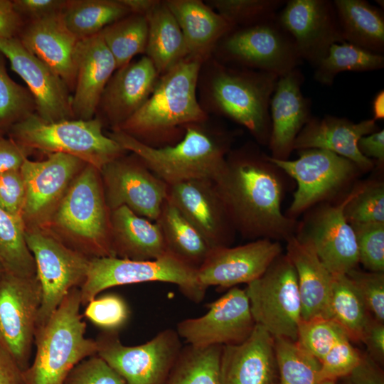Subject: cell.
<instances>
[{"mask_svg":"<svg viewBox=\"0 0 384 384\" xmlns=\"http://www.w3.org/2000/svg\"><path fill=\"white\" fill-rule=\"evenodd\" d=\"M4 272V270L1 265V264L0 263V277L1 276V274Z\"/></svg>","mask_w":384,"mask_h":384,"instance_id":"be15d7a7","label":"cell"},{"mask_svg":"<svg viewBox=\"0 0 384 384\" xmlns=\"http://www.w3.org/2000/svg\"><path fill=\"white\" fill-rule=\"evenodd\" d=\"M344 380H345L344 381H343L342 383H338V384H350L346 378H344ZM336 384H338V383H336Z\"/></svg>","mask_w":384,"mask_h":384,"instance_id":"e7e4bbea","label":"cell"},{"mask_svg":"<svg viewBox=\"0 0 384 384\" xmlns=\"http://www.w3.org/2000/svg\"><path fill=\"white\" fill-rule=\"evenodd\" d=\"M256 324L274 338L297 341L302 321V304L297 274L287 256L282 254L245 289Z\"/></svg>","mask_w":384,"mask_h":384,"instance_id":"8fae6325","label":"cell"},{"mask_svg":"<svg viewBox=\"0 0 384 384\" xmlns=\"http://www.w3.org/2000/svg\"><path fill=\"white\" fill-rule=\"evenodd\" d=\"M182 31L188 58L204 63L235 27L201 0H166Z\"/></svg>","mask_w":384,"mask_h":384,"instance_id":"f1b7e54d","label":"cell"},{"mask_svg":"<svg viewBox=\"0 0 384 384\" xmlns=\"http://www.w3.org/2000/svg\"><path fill=\"white\" fill-rule=\"evenodd\" d=\"M95 341L97 355L126 384H164L183 348L181 338L171 329L137 346L123 344L119 332L102 331Z\"/></svg>","mask_w":384,"mask_h":384,"instance_id":"7c38bea8","label":"cell"},{"mask_svg":"<svg viewBox=\"0 0 384 384\" xmlns=\"http://www.w3.org/2000/svg\"><path fill=\"white\" fill-rule=\"evenodd\" d=\"M151 282L176 284L191 301L199 303L206 289L198 281L197 270L166 253L153 260L137 261L117 257L90 259L85 282L80 286L82 306L110 287Z\"/></svg>","mask_w":384,"mask_h":384,"instance_id":"ba28073f","label":"cell"},{"mask_svg":"<svg viewBox=\"0 0 384 384\" xmlns=\"http://www.w3.org/2000/svg\"><path fill=\"white\" fill-rule=\"evenodd\" d=\"M346 378L350 384H384L379 364L367 353H362L360 362Z\"/></svg>","mask_w":384,"mask_h":384,"instance_id":"9f6ffc18","label":"cell"},{"mask_svg":"<svg viewBox=\"0 0 384 384\" xmlns=\"http://www.w3.org/2000/svg\"><path fill=\"white\" fill-rule=\"evenodd\" d=\"M373 118L375 121L384 118V91L377 92L372 101Z\"/></svg>","mask_w":384,"mask_h":384,"instance_id":"6125c7cd","label":"cell"},{"mask_svg":"<svg viewBox=\"0 0 384 384\" xmlns=\"http://www.w3.org/2000/svg\"><path fill=\"white\" fill-rule=\"evenodd\" d=\"M346 275L356 287L370 315L384 323V272H366L356 267Z\"/></svg>","mask_w":384,"mask_h":384,"instance_id":"c3c4849f","label":"cell"},{"mask_svg":"<svg viewBox=\"0 0 384 384\" xmlns=\"http://www.w3.org/2000/svg\"><path fill=\"white\" fill-rule=\"evenodd\" d=\"M355 191L356 188L336 206L320 209L310 222L307 234L299 237L311 245L333 275L346 274L359 262L355 233L344 214Z\"/></svg>","mask_w":384,"mask_h":384,"instance_id":"7402d4cb","label":"cell"},{"mask_svg":"<svg viewBox=\"0 0 384 384\" xmlns=\"http://www.w3.org/2000/svg\"><path fill=\"white\" fill-rule=\"evenodd\" d=\"M63 384H126L124 379L99 356L78 363Z\"/></svg>","mask_w":384,"mask_h":384,"instance_id":"f907efd6","label":"cell"},{"mask_svg":"<svg viewBox=\"0 0 384 384\" xmlns=\"http://www.w3.org/2000/svg\"><path fill=\"white\" fill-rule=\"evenodd\" d=\"M361 342L367 348V354L377 363L384 360V323L370 316L364 328Z\"/></svg>","mask_w":384,"mask_h":384,"instance_id":"11a10c76","label":"cell"},{"mask_svg":"<svg viewBox=\"0 0 384 384\" xmlns=\"http://www.w3.org/2000/svg\"><path fill=\"white\" fill-rule=\"evenodd\" d=\"M110 237L114 256L119 258L145 261L166 254L159 225L126 206L110 210Z\"/></svg>","mask_w":384,"mask_h":384,"instance_id":"4dcf8cb0","label":"cell"},{"mask_svg":"<svg viewBox=\"0 0 384 384\" xmlns=\"http://www.w3.org/2000/svg\"><path fill=\"white\" fill-rule=\"evenodd\" d=\"M0 52L26 82L41 119L48 122L75 119L70 90L57 73L30 53L18 38H0Z\"/></svg>","mask_w":384,"mask_h":384,"instance_id":"d6986e66","label":"cell"},{"mask_svg":"<svg viewBox=\"0 0 384 384\" xmlns=\"http://www.w3.org/2000/svg\"><path fill=\"white\" fill-rule=\"evenodd\" d=\"M32 151L10 137H0V174L21 169Z\"/></svg>","mask_w":384,"mask_h":384,"instance_id":"db71d44e","label":"cell"},{"mask_svg":"<svg viewBox=\"0 0 384 384\" xmlns=\"http://www.w3.org/2000/svg\"><path fill=\"white\" fill-rule=\"evenodd\" d=\"M279 169L255 144L230 150L214 181L235 230L250 238L293 235L297 222L281 210Z\"/></svg>","mask_w":384,"mask_h":384,"instance_id":"6da1fadb","label":"cell"},{"mask_svg":"<svg viewBox=\"0 0 384 384\" xmlns=\"http://www.w3.org/2000/svg\"><path fill=\"white\" fill-rule=\"evenodd\" d=\"M130 14L146 16L159 3V0H120Z\"/></svg>","mask_w":384,"mask_h":384,"instance_id":"94428289","label":"cell"},{"mask_svg":"<svg viewBox=\"0 0 384 384\" xmlns=\"http://www.w3.org/2000/svg\"><path fill=\"white\" fill-rule=\"evenodd\" d=\"M103 125L97 117L48 122L35 113L14 124L7 132L9 137L33 151L74 156L100 171L107 164L127 153L103 132Z\"/></svg>","mask_w":384,"mask_h":384,"instance_id":"52a82bcc","label":"cell"},{"mask_svg":"<svg viewBox=\"0 0 384 384\" xmlns=\"http://www.w3.org/2000/svg\"><path fill=\"white\" fill-rule=\"evenodd\" d=\"M67 0H14L16 12L28 21L61 14Z\"/></svg>","mask_w":384,"mask_h":384,"instance_id":"f5cc1de1","label":"cell"},{"mask_svg":"<svg viewBox=\"0 0 384 384\" xmlns=\"http://www.w3.org/2000/svg\"><path fill=\"white\" fill-rule=\"evenodd\" d=\"M361 355L348 338L342 339L319 362L323 377L334 383L346 378L360 362Z\"/></svg>","mask_w":384,"mask_h":384,"instance_id":"681fc988","label":"cell"},{"mask_svg":"<svg viewBox=\"0 0 384 384\" xmlns=\"http://www.w3.org/2000/svg\"><path fill=\"white\" fill-rule=\"evenodd\" d=\"M286 0H210L207 4L234 27L248 26L277 16Z\"/></svg>","mask_w":384,"mask_h":384,"instance_id":"7bdbcfd3","label":"cell"},{"mask_svg":"<svg viewBox=\"0 0 384 384\" xmlns=\"http://www.w3.org/2000/svg\"><path fill=\"white\" fill-rule=\"evenodd\" d=\"M210 60V72L202 87L207 107L245 127L259 143L268 144L270 102L279 76Z\"/></svg>","mask_w":384,"mask_h":384,"instance_id":"277c9868","label":"cell"},{"mask_svg":"<svg viewBox=\"0 0 384 384\" xmlns=\"http://www.w3.org/2000/svg\"><path fill=\"white\" fill-rule=\"evenodd\" d=\"M220 384H279L274 338L256 324L249 337L222 346Z\"/></svg>","mask_w":384,"mask_h":384,"instance_id":"d4e9b609","label":"cell"},{"mask_svg":"<svg viewBox=\"0 0 384 384\" xmlns=\"http://www.w3.org/2000/svg\"><path fill=\"white\" fill-rule=\"evenodd\" d=\"M167 199L212 249L230 246L235 230L213 181L199 178L170 185Z\"/></svg>","mask_w":384,"mask_h":384,"instance_id":"ffe728a7","label":"cell"},{"mask_svg":"<svg viewBox=\"0 0 384 384\" xmlns=\"http://www.w3.org/2000/svg\"><path fill=\"white\" fill-rule=\"evenodd\" d=\"M281 254L280 244L267 238L236 247L214 248L197 270L198 279L206 288L247 284L260 277Z\"/></svg>","mask_w":384,"mask_h":384,"instance_id":"44dd1931","label":"cell"},{"mask_svg":"<svg viewBox=\"0 0 384 384\" xmlns=\"http://www.w3.org/2000/svg\"><path fill=\"white\" fill-rule=\"evenodd\" d=\"M22 368L0 345V384H26Z\"/></svg>","mask_w":384,"mask_h":384,"instance_id":"680465c9","label":"cell"},{"mask_svg":"<svg viewBox=\"0 0 384 384\" xmlns=\"http://www.w3.org/2000/svg\"><path fill=\"white\" fill-rule=\"evenodd\" d=\"M100 176L110 210L126 206L135 214L156 222L167 199L169 186L139 156L125 154L103 166Z\"/></svg>","mask_w":384,"mask_h":384,"instance_id":"5bb4252c","label":"cell"},{"mask_svg":"<svg viewBox=\"0 0 384 384\" xmlns=\"http://www.w3.org/2000/svg\"><path fill=\"white\" fill-rule=\"evenodd\" d=\"M383 67V54L343 41L330 47L326 57L314 68V79L321 85L330 86L340 73L372 71Z\"/></svg>","mask_w":384,"mask_h":384,"instance_id":"74e56055","label":"cell"},{"mask_svg":"<svg viewBox=\"0 0 384 384\" xmlns=\"http://www.w3.org/2000/svg\"><path fill=\"white\" fill-rule=\"evenodd\" d=\"M295 160L267 156L268 160L296 180L297 188L289 207L298 214L315 203L334 194L347 183L359 168L349 159L319 149L297 150Z\"/></svg>","mask_w":384,"mask_h":384,"instance_id":"2e32d148","label":"cell"},{"mask_svg":"<svg viewBox=\"0 0 384 384\" xmlns=\"http://www.w3.org/2000/svg\"><path fill=\"white\" fill-rule=\"evenodd\" d=\"M286 255L297 277L302 320L327 318L334 275L320 260L311 245L294 235L287 240Z\"/></svg>","mask_w":384,"mask_h":384,"instance_id":"f546056e","label":"cell"},{"mask_svg":"<svg viewBox=\"0 0 384 384\" xmlns=\"http://www.w3.org/2000/svg\"><path fill=\"white\" fill-rule=\"evenodd\" d=\"M107 134L139 156L168 186L199 178L214 181L225 167L234 139V133L210 127L207 121L188 125L181 140L162 147L146 145L119 129Z\"/></svg>","mask_w":384,"mask_h":384,"instance_id":"3957f363","label":"cell"},{"mask_svg":"<svg viewBox=\"0 0 384 384\" xmlns=\"http://www.w3.org/2000/svg\"><path fill=\"white\" fill-rule=\"evenodd\" d=\"M75 83L72 96L75 119L95 117L103 90L117 70L115 60L100 33L78 41Z\"/></svg>","mask_w":384,"mask_h":384,"instance_id":"484cf974","label":"cell"},{"mask_svg":"<svg viewBox=\"0 0 384 384\" xmlns=\"http://www.w3.org/2000/svg\"><path fill=\"white\" fill-rule=\"evenodd\" d=\"M203 64L186 58L160 75L145 103L114 129L149 146L162 147L181 140L188 125L208 121V115L197 97Z\"/></svg>","mask_w":384,"mask_h":384,"instance_id":"7a4b0ae2","label":"cell"},{"mask_svg":"<svg viewBox=\"0 0 384 384\" xmlns=\"http://www.w3.org/2000/svg\"><path fill=\"white\" fill-rule=\"evenodd\" d=\"M208 308L204 315L186 319L177 324L176 331L187 345L238 344L249 337L256 325L245 289L232 287L208 304Z\"/></svg>","mask_w":384,"mask_h":384,"instance_id":"e0dca14e","label":"cell"},{"mask_svg":"<svg viewBox=\"0 0 384 384\" xmlns=\"http://www.w3.org/2000/svg\"><path fill=\"white\" fill-rule=\"evenodd\" d=\"M156 223L162 233L166 253L197 270L212 250L202 235L168 199Z\"/></svg>","mask_w":384,"mask_h":384,"instance_id":"836d02e7","label":"cell"},{"mask_svg":"<svg viewBox=\"0 0 384 384\" xmlns=\"http://www.w3.org/2000/svg\"><path fill=\"white\" fill-rule=\"evenodd\" d=\"M343 41L373 53L384 52V15L366 0H334Z\"/></svg>","mask_w":384,"mask_h":384,"instance_id":"1f68e13d","label":"cell"},{"mask_svg":"<svg viewBox=\"0 0 384 384\" xmlns=\"http://www.w3.org/2000/svg\"><path fill=\"white\" fill-rule=\"evenodd\" d=\"M5 56L0 52V130L4 133L16 123L36 113L34 98L28 89L7 73Z\"/></svg>","mask_w":384,"mask_h":384,"instance_id":"b9f144b4","label":"cell"},{"mask_svg":"<svg viewBox=\"0 0 384 384\" xmlns=\"http://www.w3.org/2000/svg\"><path fill=\"white\" fill-rule=\"evenodd\" d=\"M358 260L370 272H384V223H351Z\"/></svg>","mask_w":384,"mask_h":384,"instance_id":"7dc6e473","label":"cell"},{"mask_svg":"<svg viewBox=\"0 0 384 384\" xmlns=\"http://www.w3.org/2000/svg\"><path fill=\"white\" fill-rule=\"evenodd\" d=\"M25 198L26 187L21 169L1 173L0 208L22 220Z\"/></svg>","mask_w":384,"mask_h":384,"instance_id":"816d5d0a","label":"cell"},{"mask_svg":"<svg viewBox=\"0 0 384 384\" xmlns=\"http://www.w3.org/2000/svg\"><path fill=\"white\" fill-rule=\"evenodd\" d=\"M378 130L373 119L355 123L346 117L332 115L311 117L296 137L294 149L327 150L349 159L359 169L368 171L373 167V160L359 151L358 142Z\"/></svg>","mask_w":384,"mask_h":384,"instance_id":"4316f807","label":"cell"},{"mask_svg":"<svg viewBox=\"0 0 384 384\" xmlns=\"http://www.w3.org/2000/svg\"><path fill=\"white\" fill-rule=\"evenodd\" d=\"M146 17L149 30L144 54L161 75L188 58L184 38L164 1H160Z\"/></svg>","mask_w":384,"mask_h":384,"instance_id":"d6a6232c","label":"cell"},{"mask_svg":"<svg viewBox=\"0 0 384 384\" xmlns=\"http://www.w3.org/2000/svg\"><path fill=\"white\" fill-rule=\"evenodd\" d=\"M159 77L145 55L116 70L101 95L97 117L111 129L118 128L145 103Z\"/></svg>","mask_w":384,"mask_h":384,"instance_id":"603a6c76","label":"cell"},{"mask_svg":"<svg viewBox=\"0 0 384 384\" xmlns=\"http://www.w3.org/2000/svg\"><path fill=\"white\" fill-rule=\"evenodd\" d=\"M18 38L30 53L57 73L70 90H74L78 40L66 28L60 14L27 21Z\"/></svg>","mask_w":384,"mask_h":384,"instance_id":"83f0119b","label":"cell"},{"mask_svg":"<svg viewBox=\"0 0 384 384\" xmlns=\"http://www.w3.org/2000/svg\"><path fill=\"white\" fill-rule=\"evenodd\" d=\"M46 228L65 245L90 259L114 257L111 246L110 210L97 168L86 164Z\"/></svg>","mask_w":384,"mask_h":384,"instance_id":"5b68a950","label":"cell"},{"mask_svg":"<svg viewBox=\"0 0 384 384\" xmlns=\"http://www.w3.org/2000/svg\"><path fill=\"white\" fill-rule=\"evenodd\" d=\"M41 289L36 277L7 272L0 277V345L23 370L30 366L34 346Z\"/></svg>","mask_w":384,"mask_h":384,"instance_id":"4fadbf2b","label":"cell"},{"mask_svg":"<svg viewBox=\"0 0 384 384\" xmlns=\"http://www.w3.org/2000/svg\"><path fill=\"white\" fill-rule=\"evenodd\" d=\"M274 350L279 384H336L326 380L319 361L296 341L276 338Z\"/></svg>","mask_w":384,"mask_h":384,"instance_id":"60d3db41","label":"cell"},{"mask_svg":"<svg viewBox=\"0 0 384 384\" xmlns=\"http://www.w3.org/2000/svg\"><path fill=\"white\" fill-rule=\"evenodd\" d=\"M351 223H384V186L373 182L356 188L344 209Z\"/></svg>","mask_w":384,"mask_h":384,"instance_id":"f6af8a7d","label":"cell"},{"mask_svg":"<svg viewBox=\"0 0 384 384\" xmlns=\"http://www.w3.org/2000/svg\"><path fill=\"white\" fill-rule=\"evenodd\" d=\"M24 230L21 219L0 208V263L5 272L33 277L36 276V265Z\"/></svg>","mask_w":384,"mask_h":384,"instance_id":"ab89813d","label":"cell"},{"mask_svg":"<svg viewBox=\"0 0 384 384\" xmlns=\"http://www.w3.org/2000/svg\"><path fill=\"white\" fill-rule=\"evenodd\" d=\"M84 316L102 331L119 332L127 324L130 309L123 297L109 293L90 301Z\"/></svg>","mask_w":384,"mask_h":384,"instance_id":"bcb514c9","label":"cell"},{"mask_svg":"<svg viewBox=\"0 0 384 384\" xmlns=\"http://www.w3.org/2000/svg\"><path fill=\"white\" fill-rule=\"evenodd\" d=\"M3 132L0 130V137L3 136Z\"/></svg>","mask_w":384,"mask_h":384,"instance_id":"03108f58","label":"cell"},{"mask_svg":"<svg viewBox=\"0 0 384 384\" xmlns=\"http://www.w3.org/2000/svg\"><path fill=\"white\" fill-rule=\"evenodd\" d=\"M359 151L366 157L375 159L380 164L384 161V130L379 129L362 137L358 142Z\"/></svg>","mask_w":384,"mask_h":384,"instance_id":"91938a15","label":"cell"},{"mask_svg":"<svg viewBox=\"0 0 384 384\" xmlns=\"http://www.w3.org/2000/svg\"><path fill=\"white\" fill-rule=\"evenodd\" d=\"M24 23L15 10L13 1L0 0V38H18Z\"/></svg>","mask_w":384,"mask_h":384,"instance_id":"6f0895ef","label":"cell"},{"mask_svg":"<svg viewBox=\"0 0 384 384\" xmlns=\"http://www.w3.org/2000/svg\"><path fill=\"white\" fill-rule=\"evenodd\" d=\"M215 52L218 60L225 65L268 72L279 77L304 62L293 38L277 16L257 24L235 27L221 38Z\"/></svg>","mask_w":384,"mask_h":384,"instance_id":"9c48e42d","label":"cell"},{"mask_svg":"<svg viewBox=\"0 0 384 384\" xmlns=\"http://www.w3.org/2000/svg\"><path fill=\"white\" fill-rule=\"evenodd\" d=\"M63 153L48 154L43 161L26 159L21 169L26 198L22 213L24 228H46L71 183L86 166Z\"/></svg>","mask_w":384,"mask_h":384,"instance_id":"9a60e30c","label":"cell"},{"mask_svg":"<svg viewBox=\"0 0 384 384\" xmlns=\"http://www.w3.org/2000/svg\"><path fill=\"white\" fill-rule=\"evenodd\" d=\"M79 288L73 289L36 331L35 356L23 371L26 384H63L81 361L97 354L95 339L85 337Z\"/></svg>","mask_w":384,"mask_h":384,"instance_id":"8992f818","label":"cell"},{"mask_svg":"<svg viewBox=\"0 0 384 384\" xmlns=\"http://www.w3.org/2000/svg\"><path fill=\"white\" fill-rule=\"evenodd\" d=\"M24 235L41 289L38 326L50 318L73 289L83 284L90 259L65 245L46 228H25Z\"/></svg>","mask_w":384,"mask_h":384,"instance_id":"30bf717a","label":"cell"},{"mask_svg":"<svg viewBox=\"0 0 384 384\" xmlns=\"http://www.w3.org/2000/svg\"><path fill=\"white\" fill-rule=\"evenodd\" d=\"M222 346H183L164 384H220Z\"/></svg>","mask_w":384,"mask_h":384,"instance_id":"8d00e7d4","label":"cell"},{"mask_svg":"<svg viewBox=\"0 0 384 384\" xmlns=\"http://www.w3.org/2000/svg\"><path fill=\"white\" fill-rule=\"evenodd\" d=\"M348 338L341 328L325 317L302 320L296 342L319 362L340 341Z\"/></svg>","mask_w":384,"mask_h":384,"instance_id":"ee69618b","label":"cell"},{"mask_svg":"<svg viewBox=\"0 0 384 384\" xmlns=\"http://www.w3.org/2000/svg\"><path fill=\"white\" fill-rule=\"evenodd\" d=\"M302 60L315 68L330 47L343 42L333 1L288 0L277 15Z\"/></svg>","mask_w":384,"mask_h":384,"instance_id":"ac0fdd59","label":"cell"},{"mask_svg":"<svg viewBox=\"0 0 384 384\" xmlns=\"http://www.w3.org/2000/svg\"><path fill=\"white\" fill-rule=\"evenodd\" d=\"M370 314L346 274L334 275L327 318L338 324L352 342H361Z\"/></svg>","mask_w":384,"mask_h":384,"instance_id":"d590c367","label":"cell"},{"mask_svg":"<svg viewBox=\"0 0 384 384\" xmlns=\"http://www.w3.org/2000/svg\"><path fill=\"white\" fill-rule=\"evenodd\" d=\"M129 14L120 0H67L60 16L66 28L80 41L100 33Z\"/></svg>","mask_w":384,"mask_h":384,"instance_id":"e575fe53","label":"cell"},{"mask_svg":"<svg viewBox=\"0 0 384 384\" xmlns=\"http://www.w3.org/2000/svg\"><path fill=\"white\" fill-rule=\"evenodd\" d=\"M148 30L145 16L130 14L100 31L115 60L117 70L129 64L136 55L145 53Z\"/></svg>","mask_w":384,"mask_h":384,"instance_id":"f35d334b","label":"cell"},{"mask_svg":"<svg viewBox=\"0 0 384 384\" xmlns=\"http://www.w3.org/2000/svg\"><path fill=\"white\" fill-rule=\"evenodd\" d=\"M304 76L295 68L279 76L270 102L271 132L268 145L274 159L287 160L296 137L311 118V101L301 87Z\"/></svg>","mask_w":384,"mask_h":384,"instance_id":"cb8c5ba5","label":"cell"}]
</instances>
